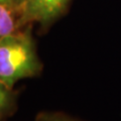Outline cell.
<instances>
[{
    "mask_svg": "<svg viewBox=\"0 0 121 121\" xmlns=\"http://www.w3.org/2000/svg\"><path fill=\"white\" fill-rule=\"evenodd\" d=\"M41 64L28 32H12L0 39V82L12 89L18 80L36 76Z\"/></svg>",
    "mask_w": 121,
    "mask_h": 121,
    "instance_id": "obj_1",
    "label": "cell"
},
{
    "mask_svg": "<svg viewBox=\"0 0 121 121\" xmlns=\"http://www.w3.org/2000/svg\"><path fill=\"white\" fill-rule=\"evenodd\" d=\"M70 0H27L21 9L18 26L39 22L43 26L52 23L66 11Z\"/></svg>",
    "mask_w": 121,
    "mask_h": 121,
    "instance_id": "obj_2",
    "label": "cell"
},
{
    "mask_svg": "<svg viewBox=\"0 0 121 121\" xmlns=\"http://www.w3.org/2000/svg\"><path fill=\"white\" fill-rule=\"evenodd\" d=\"M13 8L0 3V39L15 31L17 23H15L12 14Z\"/></svg>",
    "mask_w": 121,
    "mask_h": 121,
    "instance_id": "obj_3",
    "label": "cell"
},
{
    "mask_svg": "<svg viewBox=\"0 0 121 121\" xmlns=\"http://www.w3.org/2000/svg\"><path fill=\"white\" fill-rule=\"evenodd\" d=\"M14 102L15 98L12 93V89L8 88L0 82V119L12 111Z\"/></svg>",
    "mask_w": 121,
    "mask_h": 121,
    "instance_id": "obj_4",
    "label": "cell"
},
{
    "mask_svg": "<svg viewBox=\"0 0 121 121\" xmlns=\"http://www.w3.org/2000/svg\"><path fill=\"white\" fill-rule=\"evenodd\" d=\"M36 121H80L62 113H43L39 114Z\"/></svg>",
    "mask_w": 121,
    "mask_h": 121,
    "instance_id": "obj_5",
    "label": "cell"
},
{
    "mask_svg": "<svg viewBox=\"0 0 121 121\" xmlns=\"http://www.w3.org/2000/svg\"><path fill=\"white\" fill-rule=\"evenodd\" d=\"M26 1H27V0H11L13 9H19L21 11V9L23 8V6L25 5Z\"/></svg>",
    "mask_w": 121,
    "mask_h": 121,
    "instance_id": "obj_6",
    "label": "cell"
},
{
    "mask_svg": "<svg viewBox=\"0 0 121 121\" xmlns=\"http://www.w3.org/2000/svg\"><path fill=\"white\" fill-rule=\"evenodd\" d=\"M0 3L5 4L7 6H10L11 8H13V7H12V3H11V0H0Z\"/></svg>",
    "mask_w": 121,
    "mask_h": 121,
    "instance_id": "obj_7",
    "label": "cell"
}]
</instances>
